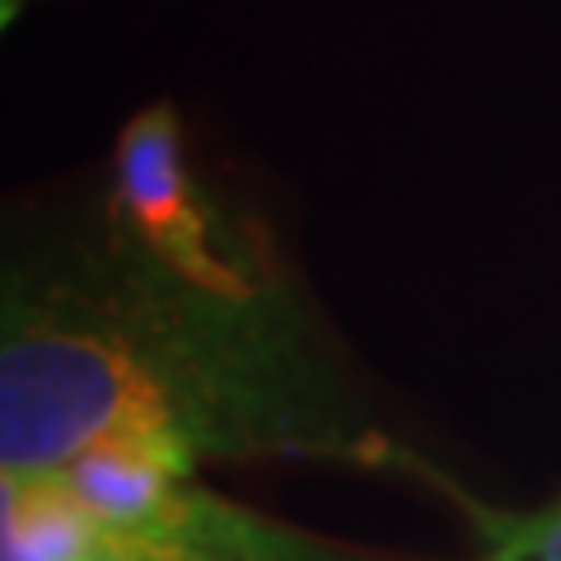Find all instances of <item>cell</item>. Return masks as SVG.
Masks as SVG:
<instances>
[{
  "label": "cell",
  "mask_w": 561,
  "mask_h": 561,
  "mask_svg": "<svg viewBox=\"0 0 561 561\" xmlns=\"http://www.w3.org/2000/svg\"><path fill=\"white\" fill-rule=\"evenodd\" d=\"M216 431L202 375L103 319L10 328L0 351V478L61 472L117 435L183 440L202 454Z\"/></svg>",
  "instance_id": "6da1fadb"
},
{
  "label": "cell",
  "mask_w": 561,
  "mask_h": 561,
  "mask_svg": "<svg viewBox=\"0 0 561 561\" xmlns=\"http://www.w3.org/2000/svg\"><path fill=\"white\" fill-rule=\"evenodd\" d=\"M113 187L131 234L160 257L169 276L220 305L253 300V280L216 243V230L197 202L183 127L169 103H154L122 127L113 150Z\"/></svg>",
  "instance_id": "7a4b0ae2"
},
{
  "label": "cell",
  "mask_w": 561,
  "mask_h": 561,
  "mask_svg": "<svg viewBox=\"0 0 561 561\" xmlns=\"http://www.w3.org/2000/svg\"><path fill=\"white\" fill-rule=\"evenodd\" d=\"M99 534V519L61 472L5 478L0 486V561H80Z\"/></svg>",
  "instance_id": "3957f363"
},
{
  "label": "cell",
  "mask_w": 561,
  "mask_h": 561,
  "mask_svg": "<svg viewBox=\"0 0 561 561\" xmlns=\"http://www.w3.org/2000/svg\"><path fill=\"white\" fill-rule=\"evenodd\" d=\"M280 538L262 534L249 542H150V538H122V534H99V542L80 561H276Z\"/></svg>",
  "instance_id": "277c9868"
},
{
  "label": "cell",
  "mask_w": 561,
  "mask_h": 561,
  "mask_svg": "<svg viewBox=\"0 0 561 561\" xmlns=\"http://www.w3.org/2000/svg\"><path fill=\"white\" fill-rule=\"evenodd\" d=\"M491 561H561V505L529 519H505Z\"/></svg>",
  "instance_id": "5b68a950"
},
{
  "label": "cell",
  "mask_w": 561,
  "mask_h": 561,
  "mask_svg": "<svg viewBox=\"0 0 561 561\" xmlns=\"http://www.w3.org/2000/svg\"><path fill=\"white\" fill-rule=\"evenodd\" d=\"M486 561H491V557H486Z\"/></svg>",
  "instance_id": "8992f818"
}]
</instances>
